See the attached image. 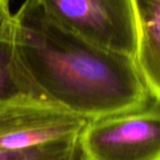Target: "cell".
<instances>
[{"label":"cell","mask_w":160,"mask_h":160,"mask_svg":"<svg viewBox=\"0 0 160 160\" xmlns=\"http://www.w3.org/2000/svg\"><path fill=\"white\" fill-rule=\"evenodd\" d=\"M16 68L28 92L96 120L145 108L152 98L134 58L60 28L37 0L12 16Z\"/></svg>","instance_id":"1"},{"label":"cell","mask_w":160,"mask_h":160,"mask_svg":"<svg viewBox=\"0 0 160 160\" xmlns=\"http://www.w3.org/2000/svg\"><path fill=\"white\" fill-rule=\"evenodd\" d=\"M60 28L99 47L135 58L136 20L132 0H37Z\"/></svg>","instance_id":"2"},{"label":"cell","mask_w":160,"mask_h":160,"mask_svg":"<svg viewBox=\"0 0 160 160\" xmlns=\"http://www.w3.org/2000/svg\"><path fill=\"white\" fill-rule=\"evenodd\" d=\"M78 140L83 160H160V103L92 120Z\"/></svg>","instance_id":"3"},{"label":"cell","mask_w":160,"mask_h":160,"mask_svg":"<svg viewBox=\"0 0 160 160\" xmlns=\"http://www.w3.org/2000/svg\"><path fill=\"white\" fill-rule=\"evenodd\" d=\"M89 122L54 102L21 94L0 102V152L77 138Z\"/></svg>","instance_id":"4"},{"label":"cell","mask_w":160,"mask_h":160,"mask_svg":"<svg viewBox=\"0 0 160 160\" xmlns=\"http://www.w3.org/2000/svg\"><path fill=\"white\" fill-rule=\"evenodd\" d=\"M137 31L135 60L152 98L160 103V0H132Z\"/></svg>","instance_id":"5"},{"label":"cell","mask_w":160,"mask_h":160,"mask_svg":"<svg viewBox=\"0 0 160 160\" xmlns=\"http://www.w3.org/2000/svg\"><path fill=\"white\" fill-rule=\"evenodd\" d=\"M29 94L15 64L12 19L0 31V102Z\"/></svg>","instance_id":"6"},{"label":"cell","mask_w":160,"mask_h":160,"mask_svg":"<svg viewBox=\"0 0 160 160\" xmlns=\"http://www.w3.org/2000/svg\"><path fill=\"white\" fill-rule=\"evenodd\" d=\"M78 138L0 152V160H83Z\"/></svg>","instance_id":"7"},{"label":"cell","mask_w":160,"mask_h":160,"mask_svg":"<svg viewBox=\"0 0 160 160\" xmlns=\"http://www.w3.org/2000/svg\"><path fill=\"white\" fill-rule=\"evenodd\" d=\"M12 0H0V15L9 16L12 15L10 12V4Z\"/></svg>","instance_id":"8"},{"label":"cell","mask_w":160,"mask_h":160,"mask_svg":"<svg viewBox=\"0 0 160 160\" xmlns=\"http://www.w3.org/2000/svg\"><path fill=\"white\" fill-rule=\"evenodd\" d=\"M12 15L9 16H4V15H0V31H1L11 21Z\"/></svg>","instance_id":"9"}]
</instances>
